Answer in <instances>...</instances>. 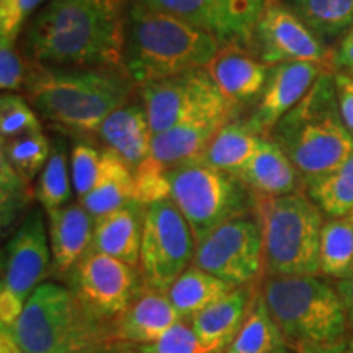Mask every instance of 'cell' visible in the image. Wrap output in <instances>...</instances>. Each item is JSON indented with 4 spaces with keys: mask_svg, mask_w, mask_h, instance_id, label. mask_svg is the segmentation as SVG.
<instances>
[{
    "mask_svg": "<svg viewBox=\"0 0 353 353\" xmlns=\"http://www.w3.org/2000/svg\"><path fill=\"white\" fill-rule=\"evenodd\" d=\"M125 3L126 0H46L26 32L33 63L125 70Z\"/></svg>",
    "mask_w": 353,
    "mask_h": 353,
    "instance_id": "obj_1",
    "label": "cell"
},
{
    "mask_svg": "<svg viewBox=\"0 0 353 353\" xmlns=\"http://www.w3.org/2000/svg\"><path fill=\"white\" fill-rule=\"evenodd\" d=\"M134 82L125 70L50 68L33 63L25 94L37 113L74 136L97 134L114 110L128 103Z\"/></svg>",
    "mask_w": 353,
    "mask_h": 353,
    "instance_id": "obj_2",
    "label": "cell"
},
{
    "mask_svg": "<svg viewBox=\"0 0 353 353\" xmlns=\"http://www.w3.org/2000/svg\"><path fill=\"white\" fill-rule=\"evenodd\" d=\"M213 34L136 0L130 8L125 70L134 85L205 69L221 48Z\"/></svg>",
    "mask_w": 353,
    "mask_h": 353,
    "instance_id": "obj_3",
    "label": "cell"
},
{
    "mask_svg": "<svg viewBox=\"0 0 353 353\" xmlns=\"http://www.w3.org/2000/svg\"><path fill=\"white\" fill-rule=\"evenodd\" d=\"M268 138L283 149L307 187L345 164L353 156V136L339 108L335 74L322 72Z\"/></svg>",
    "mask_w": 353,
    "mask_h": 353,
    "instance_id": "obj_4",
    "label": "cell"
},
{
    "mask_svg": "<svg viewBox=\"0 0 353 353\" xmlns=\"http://www.w3.org/2000/svg\"><path fill=\"white\" fill-rule=\"evenodd\" d=\"M25 353H99L114 345L112 327L95 319L63 285L41 283L10 329Z\"/></svg>",
    "mask_w": 353,
    "mask_h": 353,
    "instance_id": "obj_5",
    "label": "cell"
},
{
    "mask_svg": "<svg viewBox=\"0 0 353 353\" xmlns=\"http://www.w3.org/2000/svg\"><path fill=\"white\" fill-rule=\"evenodd\" d=\"M262 296L285 341L298 352L343 342L348 321L337 288L317 276H267Z\"/></svg>",
    "mask_w": 353,
    "mask_h": 353,
    "instance_id": "obj_6",
    "label": "cell"
},
{
    "mask_svg": "<svg viewBox=\"0 0 353 353\" xmlns=\"http://www.w3.org/2000/svg\"><path fill=\"white\" fill-rule=\"evenodd\" d=\"M255 200V214L263 234L267 275L317 276L324 226L319 206L303 193Z\"/></svg>",
    "mask_w": 353,
    "mask_h": 353,
    "instance_id": "obj_7",
    "label": "cell"
},
{
    "mask_svg": "<svg viewBox=\"0 0 353 353\" xmlns=\"http://www.w3.org/2000/svg\"><path fill=\"white\" fill-rule=\"evenodd\" d=\"M170 200L188 223L196 244L211 231L239 216L254 213V193L239 176L200 161L170 169Z\"/></svg>",
    "mask_w": 353,
    "mask_h": 353,
    "instance_id": "obj_8",
    "label": "cell"
},
{
    "mask_svg": "<svg viewBox=\"0 0 353 353\" xmlns=\"http://www.w3.org/2000/svg\"><path fill=\"white\" fill-rule=\"evenodd\" d=\"M52 262L50 232L43 211L34 208L25 216L8 239L3 252L0 285V324L12 329L23 312L33 291L43 283Z\"/></svg>",
    "mask_w": 353,
    "mask_h": 353,
    "instance_id": "obj_9",
    "label": "cell"
},
{
    "mask_svg": "<svg viewBox=\"0 0 353 353\" xmlns=\"http://www.w3.org/2000/svg\"><path fill=\"white\" fill-rule=\"evenodd\" d=\"M195 252V236L170 198L145 208L139 255L144 288L167 293L193 262Z\"/></svg>",
    "mask_w": 353,
    "mask_h": 353,
    "instance_id": "obj_10",
    "label": "cell"
},
{
    "mask_svg": "<svg viewBox=\"0 0 353 353\" xmlns=\"http://www.w3.org/2000/svg\"><path fill=\"white\" fill-rule=\"evenodd\" d=\"M193 265L234 288L252 285L265 270L259 216H239L221 224L196 244Z\"/></svg>",
    "mask_w": 353,
    "mask_h": 353,
    "instance_id": "obj_11",
    "label": "cell"
},
{
    "mask_svg": "<svg viewBox=\"0 0 353 353\" xmlns=\"http://www.w3.org/2000/svg\"><path fill=\"white\" fill-rule=\"evenodd\" d=\"M70 291L95 319L112 325L144 290L141 273L121 260L87 252L72 268Z\"/></svg>",
    "mask_w": 353,
    "mask_h": 353,
    "instance_id": "obj_12",
    "label": "cell"
},
{
    "mask_svg": "<svg viewBox=\"0 0 353 353\" xmlns=\"http://www.w3.org/2000/svg\"><path fill=\"white\" fill-rule=\"evenodd\" d=\"M152 136L161 134L193 114L208 110L236 107L221 94L205 69L190 70L141 87Z\"/></svg>",
    "mask_w": 353,
    "mask_h": 353,
    "instance_id": "obj_13",
    "label": "cell"
},
{
    "mask_svg": "<svg viewBox=\"0 0 353 353\" xmlns=\"http://www.w3.org/2000/svg\"><path fill=\"white\" fill-rule=\"evenodd\" d=\"M254 44L267 65L314 63L334 72V54L291 8L267 0L255 28Z\"/></svg>",
    "mask_w": 353,
    "mask_h": 353,
    "instance_id": "obj_14",
    "label": "cell"
},
{
    "mask_svg": "<svg viewBox=\"0 0 353 353\" xmlns=\"http://www.w3.org/2000/svg\"><path fill=\"white\" fill-rule=\"evenodd\" d=\"M213 34L224 44L250 48L267 0H144Z\"/></svg>",
    "mask_w": 353,
    "mask_h": 353,
    "instance_id": "obj_15",
    "label": "cell"
},
{
    "mask_svg": "<svg viewBox=\"0 0 353 353\" xmlns=\"http://www.w3.org/2000/svg\"><path fill=\"white\" fill-rule=\"evenodd\" d=\"M322 72L332 70L314 63H283L272 65L257 107L247 123L259 136L268 138L276 123L311 90Z\"/></svg>",
    "mask_w": 353,
    "mask_h": 353,
    "instance_id": "obj_16",
    "label": "cell"
},
{
    "mask_svg": "<svg viewBox=\"0 0 353 353\" xmlns=\"http://www.w3.org/2000/svg\"><path fill=\"white\" fill-rule=\"evenodd\" d=\"M234 112L236 107L208 110L193 114L161 134L152 136L151 156L167 169L198 161L216 132L232 120Z\"/></svg>",
    "mask_w": 353,
    "mask_h": 353,
    "instance_id": "obj_17",
    "label": "cell"
},
{
    "mask_svg": "<svg viewBox=\"0 0 353 353\" xmlns=\"http://www.w3.org/2000/svg\"><path fill=\"white\" fill-rule=\"evenodd\" d=\"M183 321L167 293L144 288L130 307L113 322V343L123 347L149 345Z\"/></svg>",
    "mask_w": 353,
    "mask_h": 353,
    "instance_id": "obj_18",
    "label": "cell"
},
{
    "mask_svg": "<svg viewBox=\"0 0 353 353\" xmlns=\"http://www.w3.org/2000/svg\"><path fill=\"white\" fill-rule=\"evenodd\" d=\"M270 65L244 46L226 44L216 52L205 70L226 99L237 105L262 94Z\"/></svg>",
    "mask_w": 353,
    "mask_h": 353,
    "instance_id": "obj_19",
    "label": "cell"
},
{
    "mask_svg": "<svg viewBox=\"0 0 353 353\" xmlns=\"http://www.w3.org/2000/svg\"><path fill=\"white\" fill-rule=\"evenodd\" d=\"M144 214L145 206L132 200L113 213L97 219L88 252L108 255L131 267H138Z\"/></svg>",
    "mask_w": 353,
    "mask_h": 353,
    "instance_id": "obj_20",
    "label": "cell"
},
{
    "mask_svg": "<svg viewBox=\"0 0 353 353\" xmlns=\"http://www.w3.org/2000/svg\"><path fill=\"white\" fill-rule=\"evenodd\" d=\"M46 214L52 270L57 275H65L90 249L95 221L82 205H65L46 211Z\"/></svg>",
    "mask_w": 353,
    "mask_h": 353,
    "instance_id": "obj_21",
    "label": "cell"
},
{
    "mask_svg": "<svg viewBox=\"0 0 353 353\" xmlns=\"http://www.w3.org/2000/svg\"><path fill=\"white\" fill-rule=\"evenodd\" d=\"M97 136L107 144V149L118 154L132 172L151 156L152 132L143 103H126L114 110L100 126Z\"/></svg>",
    "mask_w": 353,
    "mask_h": 353,
    "instance_id": "obj_22",
    "label": "cell"
},
{
    "mask_svg": "<svg viewBox=\"0 0 353 353\" xmlns=\"http://www.w3.org/2000/svg\"><path fill=\"white\" fill-rule=\"evenodd\" d=\"M254 298L250 285L232 290L228 296L193 316L190 325L211 353L226 352L244 324Z\"/></svg>",
    "mask_w": 353,
    "mask_h": 353,
    "instance_id": "obj_23",
    "label": "cell"
},
{
    "mask_svg": "<svg viewBox=\"0 0 353 353\" xmlns=\"http://www.w3.org/2000/svg\"><path fill=\"white\" fill-rule=\"evenodd\" d=\"M255 198H276L299 193L301 175L272 138H263L252 161L239 174Z\"/></svg>",
    "mask_w": 353,
    "mask_h": 353,
    "instance_id": "obj_24",
    "label": "cell"
},
{
    "mask_svg": "<svg viewBox=\"0 0 353 353\" xmlns=\"http://www.w3.org/2000/svg\"><path fill=\"white\" fill-rule=\"evenodd\" d=\"M134 200V172L110 149L101 152L100 175L95 187L81 198V205L94 221Z\"/></svg>",
    "mask_w": 353,
    "mask_h": 353,
    "instance_id": "obj_25",
    "label": "cell"
},
{
    "mask_svg": "<svg viewBox=\"0 0 353 353\" xmlns=\"http://www.w3.org/2000/svg\"><path fill=\"white\" fill-rule=\"evenodd\" d=\"M262 139L263 136H259L247 120H231L216 132L198 161L216 170L239 176L259 151Z\"/></svg>",
    "mask_w": 353,
    "mask_h": 353,
    "instance_id": "obj_26",
    "label": "cell"
},
{
    "mask_svg": "<svg viewBox=\"0 0 353 353\" xmlns=\"http://www.w3.org/2000/svg\"><path fill=\"white\" fill-rule=\"evenodd\" d=\"M234 286L219 280L211 273L190 265L175 283L167 291V296L183 319H192L198 312L213 306L219 299L228 296Z\"/></svg>",
    "mask_w": 353,
    "mask_h": 353,
    "instance_id": "obj_27",
    "label": "cell"
},
{
    "mask_svg": "<svg viewBox=\"0 0 353 353\" xmlns=\"http://www.w3.org/2000/svg\"><path fill=\"white\" fill-rule=\"evenodd\" d=\"M283 345V334L268 312L262 293H257L244 324L224 353H272Z\"/></svg>",
    "mask_w": 353,
    "mask_h": 353,
    "instance_id": "obj_28",
    "label": "cell"
},
{
    "mask_svg": "<svg viewBox=\"0 0 353 353\" xmlns=\"http://www.w3.org/2000/svg\"><path fill=\"white\" fill-rule=\"evenodd\" d=\"M321 272L342 281L353 276V221L350 216L324 223L319 250Z\"/></svg>",
    "mask_w": 353,
    "mask_h": 353,
    "instance_id": "obj_29",
    "label": "cell"
},
{
    "mask_svg": "<svg viewBox=\"0 0 353 353\" xmlns=\"http://www.w3.org/2000/svg\"><path fill=\"white\" fill-rule=\"evenodd\" d=\"M293 12L319 38H335L353 26V0H293Z\"/></svg>",
    "mask_w": 353,
    "mask_h": 353,
    "instance_id": "obj_30",
    "label": "cell"
},
{
    "mask_svg": "<svg viewBox=\"0 0 353 353\" xmlns=\"http://www.w3.org/2000/svg\"><path fill=\"white\" fill-rule=\"evenodd\" d=\"M70 179L72 175L68 162V148L64 139L57 138L51 145V156L38 176V185L34 190V195L44 211H52L68 205L72 195Z\"/></svg>",
    "mask_w": 353,
    "mask_h": 353,
    "instance_id": "obj_31",
    "label": "cell"
},
{
    "mask_svg": "<svg viewBox=\"0 0 353 353\" xmlns=\"http://www.w3.org/2000/svg\"><path fill=\"white\" fill-rule=\"evenodd\" d=\"M311 200L330 218L353 213V156L332 174L309 185Z\"/></svg>",
    "mask_w": 353,
    "mask_h": 353,
    "instance_id": "obj_32",
    "label": "cell"
},
{
    "mask_svg": "<svg viewBox=\"0 0 353 353\" xmlns=\"http://www.w3.org/2000/svg\"><path fill=\"white\" fill-rule=\"evenodd\" d=\"M51 145L43 131L28 132L19 138L3 143L2 156L19 172L26 183L32 185L33 179L41 174L51 156Z\"/></svg>",
    "mask_w": 353,
    "mask_h": 353,
    "instance_id": "obj_33",
    "label": "cell"
},
{
    "mask_svg": "<svg viewBox=\"0 0 353 353\" xmlns=\"http://www.w3.org/2000/svg\"><path fill=\"white\" fill-rule=\"evenodd\" d=\"M34 131L43 130L41 120L32 103L13 92L3 94L0 99V134L3 143Z\"/></svg>",
    "mask_w": 353,
    "mask_h": 353,
    "instance_id": "obj_34",
    "label": "cell"
},
{
    "mask_svg": "<svg viewBox=\"0 0 353 353\" xmlns=\"http://www.w3.org/2000/svg\"><path fill=\"white\" fill-rule=\"evenodd\" d=\"M170 169L162 165L152 156L134 169V201L151 206L170 198Z\"/></svg>",
    "mask_w": 353,
    "mask_h": 353,
    "instance_id": "obj_35",
    "label": "cell"
},
{
    "mask_svg": "<svg viewBox=\"0 0 353 353\" xmlns=\"http://www.w3.org/2000/svg\"><path fill=\"white\" fill-rule=\"evenodd\" d=\"M0 188H2V228L10 226L21 213L26 203L33 196L32 187L19 175L10 162L2 156L0 159Z\"/></svg>",
    "mask_w": 353,
    "mask_h": 353,
    "instance_id": "obj_36",
    "label": "cell"
},
{
    "mask_svg": "<svg viewBox=\"0 0 353 353\" xmlns=\"http://www.w3.org/2000/svg\"><path fill=\"white\" fill-rule=\"evenodd\" d=\"M130 353H211L208 348L203 345L192 325H187L183 321L174 325L164 337L149 345L138 347H123Z\"/></svg>",
    "mask_w": 353,
    "mask_h": 353,
    "instance_id": "obj_37",
    "label": "cell"
},
{
    "mask_svg": "<svg viewBox=\"0 0 353 353\" xmlns=\"http://www.w3.org/2000/svg\"><path fill=\"white\" fill-rule=\"evenodd\" d=\"M101 152L87 143L74 144L70 152V175L72 187L79 198L85 196L95 187L100 175Z\"/></svg>",
    "mask_w": 353,
    "mask_h": 353,
    "instance_id": "obj_38",
    "label": "cell"
},
{
    "mask_svg": "<svg viewBox=\"0 0 353 353\" xmlns=\"http://www.w3.org/2000/svg\"><path fill=\"white\" fill-rule=\"evenodd\" d=\"M44 0H0V44H15L21 26Z\"/></svg>",
    "mask_w": 353,
    "mask_h": 353,
    "instance_id": "obj_39",
    "label": "cell"
},
{
    "mask_svg": "<svg viewBox=\"0 0 353 353\" xmlns=\"http://www.w3.org/2000/svg\"><path fill=\"white\" fill-rule=\"evenodd\" d=\"M30 64L25 63L15 44H0V87L3 92H13L25 87Z\"/></svg>",
    "mask_w": 353,
    "mask_h": 353,
    "instance_id": "obj_40",
    "label": "cell"
},
{
    "mask_svg": "<svg viewBox=\"0 0 353 353\" xmlns=\"http://www.w3.org/2000/svg\"><path fill=\"white\" fill-rule=\"evenodd\" d=\"M335 88L343 123L353 136V76L342 72L335 74Z\"/></svg>",
    "mask_w": 353,
    "mask_h": 353,
    "instance_id": "obj_41",
    "label": "cell"
},
{
    "mask_svg": "<svg viewBox=\"0 0 353 353\" xmlns=\"http://www.w3.org/2000/svg\"><path fill=\"white\" fill-rule=\"evenodd\" d=\"M334 69L342 70V74L353 76V26L339 44V50L335 51Z\"/></svg>",
    "mask_w": 353,
    "mask_h": 353,
    "instance_id": "obj_42",
    "label": "cell"
},
{
    "mask_svg": "<svg viewBox=\"0 0 353 353\" xmlns=\"http://www.w3.org/2000/svg\"><path fill=\"white\" fill-rule=\"evenodd\" d=\"M335 288H337L339 294H341L343 307H345L348 325H350V329L353 330V276L339 281Z\"/></svg>",
    "mask_w": 353,
    "mask_h": 353,
    "instance_id": "obj_43",
    "label": "cell"
},
{
    "mask_svg": "<svg viewBox=\"0 0 353 353\" xmlns=\"http://www.w3.org/2000/svg\"><path fill=\"white\" fill-rule=\"evenodd\" d=\"M0 353H25L7 327H0Z\"/></svg>",
    "mask_w": 353,
    "mask_h": 353,
    "instance_id": "obj_44",
    "label": "cell"
},
{
    "mask_svg": "<svg viewBox=\"0 0 353 353\" xmlns=\"http://www.w3.org/2000/svg\"><path fill=\"white\" fill-rule=\"evenodd\" d=\"M299 353H353V352H352V348L348 347V343L339 342V343H334V345H327V347L303 348V350H299Z\"/></svg>",
    "mask_w": 353,
    "mask_h": 353,
    "instance_id": "obj_45",
    "label": "cell"
},
{
    "mask_svg": "<svg viewBox=\"0 0 353 353\" xmlns=\"http://www.w3.org/2000/svg\"><path fill=\"white\" fill-rule=\"evenodd\" d=\"M99 353H130V352H126L125 348H121V347H118V345H112V347L103 348V350H100Z\"/></svg>",
    "mask_w": 353,
    "mask_h": 353,
    "instance_id": "obj_46",
    "label": "cell"
},
{
    "mask_svg": "<svg viewBox=\"0 0 353 353\" xmlns=\"http://www.w3.org/2000/svg\"><path fill=\"white\" fill-rule=\"evenodd\" d=\"M272 353H291L288 348H286V345H283V347H280V348H276V350H273Z\"/></svg>",
    "mask_w": 353,
    "mask_h": 353,
    "instance_id": "obj_47",
    "label": "cell"
},
{
    "mask_svg": "<svg viewBox=\"0 0 353 353\" xmlns=\"http://www.w3.org/2000/svg\"><path fill=\"white\" fill-rule=\"evenodd\" d=\"M350 218H352V221H353V213H352V214H350Z\"/></svg>",
    "mask_w": 353,
    "mask_h": 353,
    "instance_id": "obj_48",
    "label": "cell"
}]
</instances>
